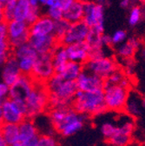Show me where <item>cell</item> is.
Listing matches in <instances>:
<instances>
[{"instance_id": "obj_1", "label": "cell", "mask_w": 145, "mask_h": 146, "mask_svg": "<svg viewBox=\"0 0 145 146\" xmlns=\"http://www.w3.org/2000/svg\"><path fill=\"white\" fill-rule=\"evenodd\" d=\"M89 117L80 114L72 106L50 108L49 119L60 135L70 137L79 131Z\"/></svg>"}, {"instance_id": "obj_2", "label": "cell", "mask_w": 145, "mask_h": 146, "mask_svg": "<svg viewBox=\"0 0 145 146\" xmlns=\"http://www.w3.org/2000/svg\"><path fill=\"white\" fill-rule=\"evenodd\" d=\"M44 84L49 93L50 108L70 106L78 90L76 81L64 79L58 73H55Z\"/></svg>"}, {"instance_id": "obj_3", "label": "cell", "mask_w": 145, "mask_h": 146, "mask_svg": "<svg viewBox=\"0 0 145 146\" xmlns=\"http://www.w3.org/2000/svg\"><path fill=\"white\" fill-rule=\"evenodd\" d=\"M71 106L76 111L87 117L99 116L107 111L103 91L88 92L77 90Z\"/></svg>"}, {"instance_id": "obj_4", "label": "cell", "mask_w": 145, "mask_h": 146, "mask_svg": "<svg viewBox=\"0 0 145 146\" xmlns=\"http://www.w3.org/2000/svg\"><path fill=\"white\" fill-rule=\"evenodd\" d=\"M26 117L35 119L50 109L49 93L44 84L36 83L24 100Z\"/></svg>"}, {"instance_id": "obj_5", "label": "cell", "mask_w": 145, "mask_h": 146, "mask_svg": "<svg viewBox=\"0 0 145 146\" xmlns=\"http://www.w3.org/2000/svg\"><path fill=\"white\" fill-rule=\"evenodd\" d=\"M103 92L107 111L112 112L124 111L125 104L130 94L129 87L121 84H104Z\"/></svg>"}, {"instance_id": "obj_6", "label": "cell", "mask_w": 145, "mask_h": 146, "mask_svg": "<svg viewBox=\"0 0 145 146\" xmlns=\"http://www.w3.org/2000/svg\"><path fill=\"white\" fill-rule=\"evenodd\" d=\"M11 54L17 58L22 74L30 75L38 53L29 42L11 49Z\"/></svg>"}, {"instance_id": "obj_7", "label": "cell", "mask_w": 145, "mask_h": 146, "mask_svg": "<svg viewBox=\"0 0 145 146\" xmlns=\"http://www.w3.org/2000/svg\"><path fill=\"white\" fill-rule=\"evenodd\" d=\"M55 73L51 59V53L38 54L30 73L32 79L36 83L45 84Z\"/></svg>"}, {"instance_id": "obj_8", "label": "cell", "mask_w": 145, "mask_h": 146, "mask_svg": "<svg viewBox=\"0 0 145 146\" xmlns=\"http://www.w3.org/2000/svg\"><path fill=\"white\" fill-rule=\"evenodd\" d=\"M83 21L90 29L104 33V7L95 1L85 2Z\"/></svg>"}, {"instance_id": "obj_9", "label": "cell", "mask_w": 145, "mask_h": 146, "mask_svg": "<svg viewBox=\"0 0 145 146\" xmlns=\"http://www.w3.org/2000/svg\"><path fill=\"white\" fill-rule=\"evenodd\" d=\"M7 38L11 49L27 43L30 38V25L20 20L6 22Z\"/></svg>"}, {"instance_id": "obj_10", "label": "cell", "mask_w": 145, "mask_h": 146, "mask_svg": "<svg viewBox=\"0 0 145 146\" xmlns=\"http://www.w3.org/2000/svg\"><path fill=\"white\" fill-rule=\"evenodd\" d=\"M3 123L19 124L26 117L25 105L23 102H19L10 98L2 102Z\"/></svg>"}, {"instance_id": "obj_11", "label": "cell", "mask_w": 145, "mask_h": 146, "mask_svg": "<svg viewBox=\"0 0 145 146\" xmlns=\"http://www.w3.org/2000/svg\"><path fill=\"white\" fill-rule=\"evenodd\" d=\"M83 68L105 80L118 69V64L113 58L107 56L99 58L89 59L83 64Z\"/></svg>"}, {"instance_id": "obj_12", "label": "cell", "mask_w": 145, "mask_h": 146, "mask_svg": "<svg viewBox=\"0 0 145 146\" xmlns=\"http://www.w3.org/2000/svg\"><path fill=\"white\" fill-rule=\"evenodd\" d=\"M135 129V123L130 115L117 123L116 131L112 137L108 140L112 146H128Z\"/></svg>"}, {"instance_id": "obj_13", "label": "cell", "mask_w": 145, "mask_h": 146, "mask_svg": "<svg viewBox=\"0 0 145 146\" xmlns=\"http://www.w3.org/2000/svg\"><path fill=\"white\" fill-rule=\"evenodd\" d=\"M42 15L41 8L31 5L30 0H16L14 5L13 19L31 25Z\"/></svg>"}, {"instance_id": "obj_14", "label": "cell", "mask_w": 145, "mask_h": 146, "mask_svg": "<svg viewBox=\"0 0 145 146\" xmlns=\"http://www.w3.org/2000/svg\"><path fill=\"white\" fill-rule=\"evenodd\" d=\"M76 83L79 90L88 92L103 91L104 88V79L84 68L77 78Z\"/></svg>"}, {"instance_id": "obj_15", "label": "cell", "mask_w": 145, "mask_h": 146, "mask_svg": "<svg viewBox=\"0 0 145 146\" xmlns=\"http://www.w3.org/2000/svg\"><path fill=\"white\" fill-rule=\"evenodd\" d=\"M89 30L90 28L83 21L70 24L66 34L59 44L67 46L73 44L83 43L89 35Z\"/></svg>"}, {"instance_id": "obj_16", "label": "cell", "mask_w": 145, "mask_h": 146, "mask_svg": "<svg viewBox=\"0 0 145 146\" xmlns=\"http://www.w3.org/2000/svg\"><path fill=\"white\" fill-rule=\"evenodd\" d=\"M36 82L32 79L30 75L21 74L17 82L10 87L9 98L19 102L24 103V100L30 90L34 87Z\"/></svg>"}, {"instance_id": "obj_17", "label": "cell", "mask_w": 145, "mask_h": 146, "mask_svg": "<svg viewBox=\"0 0 145 146\" xmlns=\"http://www.w3.org/2000/svg\"><path fill=\"white\" fill-rule=\"evenodd\" d=\"M21 74L22 73L20 71L17 58L12 54H11L10 57L5 62V64L2 65V70H1L2 81L11 87L19 78Z\"/></svg>"}, {"instance_id": "obj_18", "label": "cell", "mask_w": 145, "mask_h": 146, "mask_svg": "<svg viewBox=\"0 0 145 146\" xmlns=\"http://www.w3.org/2000/svg\"><path fill=\"white\" fill-rule=\"evenodd\" d=\"M28 42L38 54L50 53L59 44L53 34L47 36H30Z\"/></svg>"}, {"instance_id": "obj_19", "label": "cell", "mask_w": 145, "mask_h": 146, "mask_svg": "<svg viewBox=\"0 0 145 146\" xmlns=\"http://www.w3.org/2000/svg\"><path fill=\"white\" fill-rule=\"evenodd\" d=\"M55 21L42 14L37 20L30 25V36H47L53 34Z\"/></svg>"}, {"instance_id": "obj_20", "label": "cell", "mask_w": 145, "mask_h": 146, "mask_svg": "<svg viewBox=\"0 0 145 146\" xmlns=\"http://www.w3.org/2000/svg\"><path fill=\"white\" fill-rule=\"evenodd\" d=\"M70 61L84 64L89 58V48L85 42L65 46Z\"/></svg>"}, {"instance_id": "obj_21", "label": "cell", "mask_w": 145, "mask_h": 146, "mask_svg": "<svg viewBox=\"0 0 145 146\" xmlns=\"http://www.w3.org/2000/svg\"><path fill=\"white\" fill-rule=\"evenodd\" d=\"M50 53H51V59H52L54 69H55V72L59 74L64 70L67 63L70 61L66 51V47L61 44H58Z\"/></svg>"}, {"instance_id": "obj_22", "label": "cell", "mask_w": 145, "mask_h": 146, "mask_svg": "<svg viewBox=\"0 0 145 146\" xmlns=\"http://www.w3.org/2000/svg\"><path fill=\"white\" fill-rule=\"evenodd\" d=\"M84 12V3L75 0L68 9L64 11L63 18L70 24L83 21Z\"/></svg>"}, {"instance_id": "obj_23", "label": "cell", "mask_w": 145, "mask_h": 146, "mask_svg": "<svg viewBox=\"0 0 145 146\" xmlns=\"http://www.w3.org/2000/svg\"><path fill=\"white\" fill-rule=\"evenodd\" d=\"M140 47L139 40L136 38H130L126 40L124 43L120 44L117 48V55L125 59V58H132L135 53Z\"/></svg>"}, {"instance_id": "obj_24", "label": "cell", "mask_w": 145, "mask_h": 146, "mask_svg": "<svg viewBox=\"0 0 145 146\" xmlns=\"http://www.w3.org/2000/svg\"><path fill=\"white\" fill-rule=\"evenodd\" d=\"M0 132L8 146H11L17 142L19 136V124L3 123L0 125Z\"/></svg>"}, {"instance_id": "obj_25", "label": "cell", "mask_w": 145, "mask_h": 146, "mask_svg": "<svg viewBox=\"0 0 145 146\" xmlns=\"http://www.w3.org/2000/svg\"><path fill=\"white\" fill-rule=\"evenodd\" d=\"M141 98L134 92H130L127 99L124 111L130 117H138L142 109Z\"/></svg>"}, {"instance_id": "obj_26", "label": "cell", "mask_w": 145, "mask_h": 146, "mask_svg": "<svg viewBox=\"0 0 145 146\" xmlns=\"http://www.w3.org/2000/svg\"><path fill=\"white\" fill-rule=\"evenodd\" d=\"M83 70V64L73 61H69L64 70L59 73V75H61L64 79L76 81Z\"/></svg>"}, {"instance_id": "obj_27", "label": "cell", "mask_w": 145, "mask_h": 146, "mask_svg": "<svg viewBox=\"0 0 145 146\" xmlns=\"http://www.w3.org/2000/svg\"><path fill=\"white\" fill-rule=\"evenodd\" d=\"M103 34V33L99 32V31H95V30H92V29L89 30V35H88L87 38L85 40V43L89 46V50L104 47V45L103 44V40H102Z\"/></svg>"}, {"instance_id": "obj_28", "label": "cell", "mask_w": 145, "mask_h": 146, "mask_svg": "<svg viewBox=\"0 0 145 146\" xmlns=\"http://www.w3.org/2000/svg\"><path fill=\"white\" fill-rule=\"evenodd\" d=\"M104 84H121L126 87H129V80L124 75V73L119 70L118 69L116 70L111 76H109L105 80Z\"/></svg>"}, {"instance_id": "obj_29", "label": "cell", "mask_w": 145, "mask_h": 146, "mask_svg": "<svg viewBox=\"0 0 145 146\" xmlns=\"http://www.w3.org/2000/svg\"><path fill=\"white\" fill-rule=\"evenodd\" d=\"M70 23L67 22L64 18H61L59 20L55 21V25H54V30H53V35L55 36V38L60 43L62 38L66 34L69 27H70Z\"/></svg>"}, {"instance_id": "obj_30", "label": "cell", "mask_w": 145, "mask_h": 146, "mask_svg": "<svg viewBox=\"0 0 145 146\" xmlns=\"http://www.w3.org/2000/svg\"><path fill=\"white\" fill-rule=\"evenodd\" d=\"M0 52H11V47L7 38L6 22H0Z\"/></svg>"}, {"instance_id": "obj_31", "label": "cell", "mask_w": 145, "mask_h": 146, "mask_svg": "<svg viewBox=\"0 0 145 146\" xmlns=\"http://www.w3.org/2000/svg\"><path fill=\"white\" fill-rule=\"evenodd\" d=\"M142 16H143V13H142V10L141 9V7L132 6L130 11L129 17H128L129 25L130 26L137 25L141 22Z\"/></svg>"}, {"instance_id": "obj_32", "label": "cell", "mask_w": 145, "mask_h": 146, "mask_svg": "<svg viewBox=\"0 0 145 146\" xmlns=\"http://www.w3.org/2000/svg\"><path fill=\"white\" fill-rule=\"evenodd\" d=\"M116 127H117V123H114L110 121H106L102 123V125L100 127V131H101L102 135L107 141L114 134V132L116 131Z\"/></svg>"}, {"instance_id": "obj_33", "label": "cell", "mask_w": 145, "mask_h": 146, "mask_svg": "<svg viewBox=\"0 0 145 146\" xmlns=\"http://www.w3.org/2000/svg\"><path fill=\"white\" fill-rule=\"evenodd\" d=\"M45 15L48 16L53 21H57V20H59L61 18H63L64 11L57 5L47 6L46 10H45Z\"/></svg>"}, {"instance_id": "obj_34", "label": "cell", "mask_w": 145, "mask_h": 146, "mask_svg": "<svg viewBox=\"0 0 145 146\" xmlns=\"http://www.w3.org/2000/svg\"><path fill=\"white\" fill-rule=\"evenodd\" d=\"M111 45H119L127 39V32L123 30L116 31L111 36Z\"/></svg>"}, {"instance_id": "obj_35", "label": "cell", "mask_w": 145, "mask_h": 146, "mask_svg": "<svg viewBox=\"0 0 145 146\" xmlns=\"http://www.w3.org/2000/svg\"><path fill=\"white\" fill-rule=\"evenodd\" d=\"M36 146H57V141L51 135L39 136Z\"/></svg>"}, {"instance_id": "obj_36", "label": "cell", "mask_w": 145, "mask_h": 146, "mask_svg": "<svg viewBox=\"0 0 145 146\" xmlns=\"http://www.w3.org/2000/svg\"><path fill=\"white\" fill-rule=\"evenodd\" d=\"M15 1H16V0H15ZM15 1L11 2V3H9V4L5 5V22L13 20Z\"/></svg>"}, {"instance_id": "obj_37", "label": "cell", "mask_w": 145, "mask_h": 146, "mask_svg": "<svg viewBox=\"0 0 145 146\" xmlns=\"http://www.w3.org/2000/svg\"><path fill=\"white\" fill-rule=\"evenodd\" d=\"M38 138L36 139H25V138H17V142L11 146H36Z\"/></svg>"}, {"instance_id": "obj_38", "label": "cell", "mask_w": 145, "mask_h": 146, "mask_svg": "<svg viewBox=\"0 0 145 146\" xmlns=\"http://www.w3.org/2000/svg\"><path fill=\"white\" fill-rule=\"evenodd\" d=\"M10 93V86L7 85L3 81L0 82V101H4L9 98Z\"/></svg>"}, {"instance_id": "obj_39", "label": "cell", "mask_w": 145, "mask_h": 146, "mask_svg": "<svg viewBox=\"0 0 145 146\" xmlns=\"http://www.w3.org/2000/svg\"><path fill=\"white\" fill-rule=\"evenodd\" d=\"M75 0H58L57 5H58L64 11L68 9L72 4L74 3Z\"/></svg>"}, {"instance_id": "obj_40", "label": "cell", "mask_w": 145, "mask_h": 146, "mask_svg": "<svg viewBox=\"0 0 145 146\" xmlns=\"http://www.w3.org/2000/svg\"><path fill=\"white\" fill-rule=\"evenodd\" d=\"M102 40H103V44L104 46L106 47H111V35H107V34H103L102 36Z\"/></svg>"}, {"instance_id": "obj_41", "label": "cell", "mask_w": 145, "mask_h": 146, "mask_svg": "<svg viewBox=\"0 0 145 146\" xmlns=\"http://www.w3.org/2000/svg\"><path fill=\"white\" fill-rule=\"evenodd\" d=\"M30 2L31 5H33L34 6L41 7V6H43V5H45L46 0H30Z\"/></svg>"}, {"instance_id": "obj_42", "label": "cell", "mask_w": 145, "mask_h": 146, "mask_svg": "<svg viewBox=\"0 0 145 146\" xmlns=\"http://www.w3.org/2000/svg\"><path fill=\"white\" fill-rule=\"evenodd\" d=\"M132 0H121L120 1V6L123 9L129 8L131 5Z\"/></svg>"}, {"instance_id": "obj_43", "label": "cell", "mask_w": 145, "mask_h": 146, "mask_svg": "<svg viewBox=\"0 0 145 146\" xmlns=\"http://www.w3.org/2000/svg\"><path fill=\"white\" fill-rule=\"evenodd\" d=\"M5 21V5L0 3V22Z\"/></svg>"}, {"instance_id": "obj_44", "label": "cell", "mask_w": 145, "mask_h": 146, "mask_svg": "<svg viewBox=\"0 0 145 146\" xmlns=\"http://www.w3.org/2000/svg\"><path fill=\"white\" fill-rule=\"evenodd\" d=\"M95 2H97V4H99L100 5H102L104 8L111 5V1H110V0H96Z\"/></svg>"}, {"instance_id": "obj_45", "label": "cell", "mask_w": 145, "mask_h": 146, "mask_svg": "<svg viewBox=\"0 0 145 146\" xmlns=\"http://www.w3.org/2000/svg\"><path fill=\"white\" fill-rule=\"evenodd\" d=\"M58 0H46V3H45V6H51V5H55L58 4Z\"/></svg>"}, {"instance_id": "obj_46", "label": "cell", "mask_w": 145, "mask_h": 146, "mask_svg": "<svg viewBox=\"0 0 145 146\" xmlns=\"http://www.w3.org/2000/svg\"><path fill=\"white\" fill-rule=\"evenodd\" d=\"M2 102L0 101V125L3 123V112H2Z\"/></svg>"}, {"instance_id": "obj_47", "label": "cell", "mask_w": 145, "mask_h": 146, "mask_svg": "<svg viewBox=\"0 0 145 146\" xmlns=\"http://www.w3.org/2000/svg\"><path fill=\"white\" fill-rule=\"evenodd\" d=\"M0 146H8V144L6 143V142L3 138V137L1 135V132H0Z\"/></svg>"}, {"instance_id": "obj_48", "label": "cell", "mask_w": 145, "mask_h": 146, "mask_svg": "<svg viewBox=\"0 0 145 146\" xmlns=\"http://www.w3.org/2000/svg\"><path fill=\"white\" fill-rule=\"evenodd\" d=\"M140 57L145 61V48H142L140 50Z\"/></svg>"}, {"instance_id": "obj_49", "label": "cell", "mask_w": 145, "mask_h": 146, "mask_svg": "<svg viewBox=\"0 0 145 146\" xmlns=\"http://www.w3.org/2000/svg\"><path fill=\"white\" fill-rule=\"evenodd\" d=\"M15 0H0V3H2L3 5H7L9 3H11V2H14Z\"/></svg>"}, {"instance_id": "obj_50", "label": "cell", "mask_w": 145, "mask_h": 146, "mask_svg": "<svg viewBox=\"0 0 145 146\" xmlns=\"http://www.w3.org/2000/svg\"><path fill=\"white\" fill-rule=\"evenodd\" d=\"M141 101H142V109H144V110H145V96L142 98Z\"/></svg>"}, {"instance_id": "obj_51", "label": "cell", "mask_w": 145, "mask_h": 146, "mask_svg": "<svg viewBox=\"0 0 145 146\" xmlns=\"http://www.w3.org/2000/svg\"><path fill=\"white\" fill-rule=\"evenodd\" d=\"M77 1H80V2L85 3V2H88V1H89V0H77Z\"/></svg>"}]
</instances>
